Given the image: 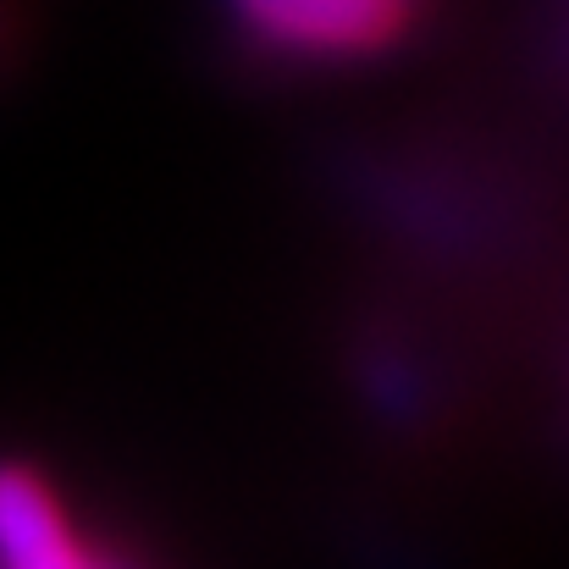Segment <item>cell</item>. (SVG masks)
<instances>
[{"instance_id": "6da1fadb", "label": "cell", "mask_w": 569, "mask_h": 569, "mask_svg": "<svg viewBox=\"0 0 569 569\" xmlns=\"http://www.w3.org/2000/svg\"><path fill=\"white\" fill-rule=\"evenodd\" d=\"M232 6L277 50L349 61L387 50L403 33L415 0H232Z\"/></svg>"}, {"instance_id": "7a4b0ae2", "label": "cell", "mask_w": 569, "mask_h": 569, "mask_svg": "<svg viewBox=\"0 0 569 569\" xmlns=\"http://www.w3.org/2000/svg\"><path fill=\"white\" fill-rule=\"evenodd\" d=\"M0 559L17 569H67L89 559L56 492L17 465H0Z\"/></svg>"}]
</instances>
